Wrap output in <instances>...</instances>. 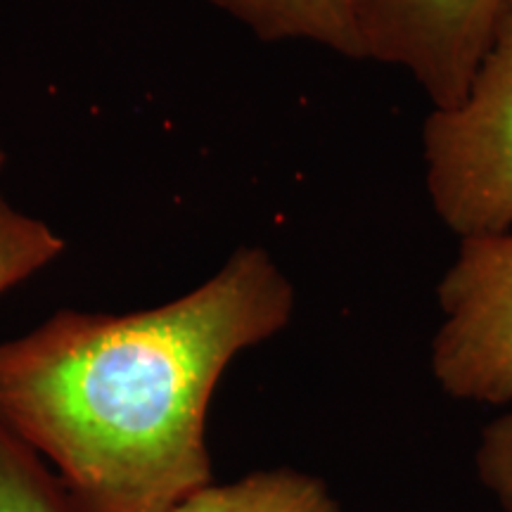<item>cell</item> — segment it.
<instances>
[{"label": "cell", "mask_w": 512, "mask_h": 512, "mask_svg": "<svg viewBox=\"0 0 512 512\" xmlns=\"http://www.w3.org/2000/svg\"><path fill=\"white\" fill-rule=\"evenodd\" d=\"M297 294L264 247L133 313L57 311L0 342V425L79 512H169L211 479L209 406L242 351L290 325Z\"/></svg>", "instance_id": "1"}, {"label": "cell", "mask_w": 512, "mask_h": 512, "mask_svg": "<svg viewBox=\"0 0 512 512\" xmlns=\"http://www.w3.org/2000/svg\"><path fill=\"white\" fill-rule=\"evenodd\" d=\"M434 211L458 238L512 230V0L458 105L422 126Z\"/></svg>", "instance_id": "2"}, {"label": "cell", "mask_w": 512, "mask_h": 512, "mask_svg": "<svg viewBox=\"0 0 512 512\" xmlns=\"http://www.w3.org/2000/svg\"><path fill=\"white\" fill-rule=\"evenodd\" d=\"M437 299L430 368L441 392L512 406V230L460 238Z\"/></svg>", "instance_id": "3"}, {"label": "cell", "mask_w": 512, "mask_h": 512, "mask_svg": "<svg viewBox=\"0 0 512 512\" xmlns=\"http://www.w3.org/2000/svg\"><path fill=\"white\" fill-rule=\"evenodd\" d=\"M508 0H356L361 60L399 67L432 110L458 105Z\"/></svg>", "instance_id": "4"}, {"label": "cell", "mask_w": 512, "mask_h": 512, "mask_svg": "<svg viewBox=\"0 0 512 512\" xmlns=\"http://www.w3.org/2000/svg\"><path fill=\"white\" fill-rule=\"evenodd\" d=\"M261 41H306L361 60L356 0H209Z\"/></svg>", "instance_id": "5"}, {"label": "cell", "mask_w": 512, "mask_h": 512, "mask_svg": "<svg viewBox=\"0 0 512 512\" xmlns=\"http://www.w3.org/2000/svg\"><path fill=\"white\" fill-rule=\"evenodd\" d=\"M169 512H342L330 486L294 467L256 470L228 484H207Z\"/></svg>", "instance_id": "6"}, {"label": "cell", "mask_w": 512, "mask_h": 512, "mask_svg": "<svg viewBox=\"0 0 512 512\" xmlns=\"http://www.w3.org/2000/svg\"><path fill=\"white\" fill-rule=\"evenodd\" d=\"M0 512H79L36 453L0 425Z\"/></svg>", "instance_id": "7"}, {"label": "cell", "mask_w": 512, "mask_h": 512, "mask_svg": "<svg viewBox=\"0 0 512 512\" xmlns=\"http://www.w3.org/2000/svg\"><path fill=\"white\" fill-rule=\"evenodd\" d=\"M62 252L64 240L48 223L19 211L0 192V294L22 285Z\"/></svg>", "instance_id": "8"}, {"label": "cell", "mask_w": 512, "mask_h": 512, "mask_svg": "<svg viewBox=\"0 0 512 512\" xmlns=\"http://www.w3.org/2000/svg\"><path fill=\"white\" fill-rule=\"evenodd\" d=\"M475 470L479 484L501 512H512V408L482 430L475 448Z\"/></svg>", "instance_id": "9"}, {"label": "cell", "mask_w": 512, "mask_h": 512, "mask_svg": "<svg viewBox=\"0 0 512 512\" xmlns=\"http://www.w3.org/2000/svg\"><path fill=\"white\" fill-rule=\"evenodd\" d=\"M3 162H5V157H3V150H0V169H3Z\"/></svg>", "instance_id": "10"}]
</instances>
